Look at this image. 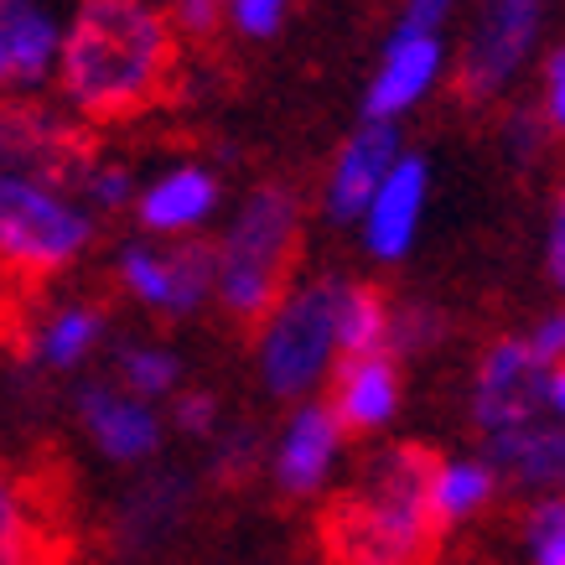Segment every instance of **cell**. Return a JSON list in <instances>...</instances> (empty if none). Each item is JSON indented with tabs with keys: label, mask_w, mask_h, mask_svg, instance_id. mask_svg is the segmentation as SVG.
<instances>
[{
	"label": "cell",
	"mask_w": 565,
	"mask_h": 565,
	"mask_svg": "<svg viewBox=\"0 0 565 565\" xmlns=\"http://www.w3.org/2000/svg\"><path fill=\"white\" fill-rule=\"evenodd\" d=\"M63 99L94 125L146 115L177 78V32L156 0H78L57 36Z\"/></svg>",
	"instance_id": "6da1fadb"
},
{
	"label": "cell",
	"mask_w": 565,
	"mask_h": 565,
	"mask_svg": "<svg viewBox=\"0 0 565 565\" xmlns=\"http://www.w3.org/2000/svg\"><path fill=\"white\" fill-rule=\"evenodd\" d=\"M436 451L399 441L363 467L359 488L327 503L322 550L332 565H420L436 550L430 534V472Z\"/></svg>",
	"instance_id": "7a4b0ae2"
},
{
	"label": "cell",
	"mask_w": 565,
	"mask_h": 565,
	"mask_svg": "<svg viewBox=\"0 0 565 565\" xmlns=\"http://www.w3.org/2000/svg\"><path fill=\"white\" fill-rule=\"evenodd\" d=\"M301 218L307 207L291 182H259L244 192L223 239L213 244V301L239 327H259L265 311L291 291Z\"/></svg>",
	"instance_id": "3957f363"
},
{
	"label": "cell",
	"mask_w": 565,
	"mask_h": 565,
	"mask_svg": "<svg viewBox=\"0 0 565 565\" xmlns=\"http://www.w3.org/2000/svg\"><path fill=\"white\" fill-rule=\"evenodd\" d=\"M338 280L343 275H317L307 286H291L255 327V369L265 394L307 399L332 374V363H338V338H332Z\"/></svg>",
	"instance_id": "277c9868"
},
{
	"label": "cell",
	"mask_w": 565,
	"mask_h": 565,
	"mask_svg": "<svg viewBox=\"0 0 565 565\" xmlns=\"http://www.w3.org/2000/svg\"><path fill=\"white\" fill-rule=\"evenodd\" d=\"M94 244V218L57 182L0 167V270L11 275H57L84 259Z\"/></svg>",
	"instance_id": "5b68a950"
},
{
	"label": "cell",
	"mask_w": 565,
	"mask_h": 565,
	"mask_svg": "<svg viewBox=\"0 0 565 565\" xmlns=\"http://www.w3.org/2000/svg\"><path fill=\"white\" fill-rule=\"evenodd\" d=\"M565 411V369L534 359L524 332L493 338L472 374V426L478 436H503L519 426H545Z\"/></svg>",
	"instance_id": "8992f818"
},
{
	"label": "cell",
	"mask_w": 565,
	"mask_h": 565,
	"mask_svg": "<svg viewBox=\"0 0 565 565\" xmlns=\"http://www.w3.org/2000/svg\"><path fill=\"white\" fill-rule=\"evenodd\" d=\"M540 32H545V17H540V0H493L472 32H467L462 52H457V68H451V88L457 99L482 109L509 94L524 63L540 47Z\"/></svg>",
	"instance_id": "52a82bcc"
},
{
	"label": "cell",
	"mask_w": 565,
	"mask_h": 565,
	"mask_svg": "<svg viewBox=\"0 0 565 565\" xmlns=\"http://www.w3.org/2000/svg\"><path fill=\"white\" fill-rule=\"evenodd\" d=\"M115 280L130 301H140L146 311L182 322L213 301V244L207 239H136L115 255Z\"/></svg>",
	"instance_id": "ba28073f"
},
{
	"label": "cell",
	"mask_w": 565,
	"mask_h": 565,
	"mask_svg": "<svg viewBox=\"0 0 565 565\" xmlns=\"http://www.w3.org/2000/svg\"><path fill=\"white\" fill-rule=\"evenodd\" d=\"M441 68H446L441 32L394 26L390 42H384V52H379V63H374V78H369V88H363V120L399 125V115H411L415 104L441 84Z\"/></svg>",
	"instance_id": "9c48e42d"
},
{
	"label": "cell",
	"mask_w": 565,
	"mask_h": 565,
	"mask_svg": "<svg viewBox=\"0 0 565 565\" xmlns=\"http://www.w3.org/2000/svg\"><path fill=\"white\" fill-rule=\"evenodd\" d=\"M332 390H327V411L338 420L343 436H374L399 415L405 405V369L390 353H363V359L332 363Z\"/></svg>",
	"instance_id": "30bf717a"
},
{
	"label": "cell",
	"mask_w": 565,
	"mask_h": 565,
	"mask_svg": "<svg viewBox=\"0 0 565 565\" xmlns=\"http://www.w3.org/2000/svg\"><path fill=\"white\" fill-rule=\"evenodd\" d=\"M343 451V430L332 420L322 399H301L275 441V462H270V478H275V493L286 503H307V498L322 493V482L332 478V462Z\"/></svg>",
	"instance_id": "8fae6325"
},
{
	"label": "cell",
	"mask_w": 565,
	"mask_h": 565,
	"mask_svg": "<svg viewBox=\"0 0 565 565\" xmlns=\"http://www.w3.org/2000/svg\"><path fill=\"white\" fill-rule=\"evenodd\" d=\"M73 405H78L84 436L99 446L109 462L136 467V462H151L161 451V415L146 399L125 394L120 384H84Z\"/></svg>",
	"instance_id": "7c38bea8"
},
{
	"label": "cell",
	"mask_w": 565,
	"mask_h": 565,
	"mask_svg": "<svg viewBox=\"0 0 565 565\" xmlns=\"http://www.w3.org/2000/svg\"><path fill=\"white\" fill-rule=\"evenodd\" d=\"M405 151L399 125L390 120H363L353 136L338 146L332 172H327V218L332 223H359L369 198L379 192V182L390 177V167Z\"/></svg>",
	"instance_id": "4fadbf2b"
},
{
	"label": "cell",
	"mask_w": 565,
	"mask_h": 565,
	"mask_svg": "<svg viewBox=\"0 0 565 565\" xmlns=\"http://www.w3.org/2000/svg\"><path fill=\"white\" fill-rule=\"evenodd\" d=\"M430 192V161L420 151H399L390 177L379 182V192L363 207V244L374 259H405L420 228V207Z\"/></svg>",
	"instance_id": "5bb4252c"
},
{
	"label": "cell",
	"mask_w": 565,
	"mask_h": 565,
	"mask_svg": "<svg viewBox=\"0 0 565 565\" xmlns=\"http://www.w3.org/2000/svg\"><path fill=\"white\" fill-rule=\"evenodd\" d=\"M223 198V182L198 161H177L172 172H161L151 188L136 192V213L140 228L156 239H188L192 228H203L213 218V207Z\"/></svg>",
	"instance_id": "9a60e30c"
},
{
	"label": "cell",
	"mask_w": 565,
	"mask_h": 565,
	"mask_svg": "<svg viewBox=\"0 0 565 565\" xmlns=\"http://www.w3.org/2000/svg\"><path fill=\"white\" fill-rule=\"evenodd\" d=\"M57 17L42 0H0V94L42 84L57 63Z\"/></svg>",
	"instance_id": "2e32d148"
},
{
	"label": "cell",
	"mask_w": 565,
	"mask_h": 565,
	"mask_svg": "<svg viewBox=\"0 0 565 565\" xmlns=\"http://www.w3.org/2000/svg\"><path fill=\"white\" fill-rule=\"evenodd\" d=\"M78 140L57 115L47 109H0V167L6 172H26L42 182H57L68 172Z\"/></svg>",
	"instance_id": "e0dca14e"
},
{
	"label": "cell",
	"mask_w": 565,
	"mask_h": 565,
	"mask_svg": "<svg viewBox=\"0 0 565 565\" xmlns=\"http://www.w3.org/2000/svg\"><path fill=\"white\" fill-rule=\"evenodd\" d=\"M482 462L498 472V482H519V488L550 493V488L561 482V467H565L561 420L519 426V430H503V436H482Z\"/></svg>",
	"instance_id": "ac0fdd59"
},
{
	"label": "cell",
	"mask_w": 565,
	"mask_h": 565,
	"mask_svg": "<svg viewBox=\"0 0 565 565\" xmlns=\"http://www.w3.org/2000/svg\"><path fill=\"white\" fill-rule=\"evenodd\" d=\"M192 503V488L182 472H156L146 478L140 488H130V498L120 503V514H115V540L125 550H146L156 540H167V534L182 524Z\"/></svg>",
	"instance_id": "d6986e66"
},
{
	"label": "cell",
	"mask_w": 565,
	"mask_h": 565,
	"mask_svg": "<svg viewBox=\"0 0 565 565\" xmlns=\"http://www.w3.org/2000/svg\"><path fill=\"white\" fill-rule=\"evenodd\" d=\"M498 472L482 457H462V462H436L430 472V534L441 540V534L462 530L467 519H478L488 503L498 498Z\"/></svg>",
	"instance_id": "ffe728a7"
},
{
	"label": "cell",
	"mask_w": 565,
	"mask_h": 565,
	"mask_svg": "<svg viewBox=\"0 0 565 565\" xmlns=\"http://www.w3.org/2000/svg\"><path fill=\"white\" fill-rule=\"evenodd\" d=\"M0 565H68V550H57V530L36 514L6 467H0Z\"/></svg>",
	"instance_id": "44dd1931"
},
{
	"label": "cell",
	"mask_w": 565,
	"mask_h": 565,
	"mask_svg": "<svg viewBox=\"0 0 565 565\" xmlns=\"http://www.w3.org/2000/svg\"><path fill=\"white\" fill-rule=\"evenodd\" d=\"M104 332H109V317H104V307H94V301L57 307L47 322L36 327L32 359L42 363V369H52V374H68V369H78V363L104 343Z\"/></svg>",
	"instance_id": "7402d4cb"
},
{
	"label": "cell",
	"mask_w": 565,
	"mask_h": 565,
	"mask_svg": "<svg viewBox=\"0 0 565 565\" xmlns=\"http://www.w3.org/2000/svg\"><path fill=\"white\" fill-rule=\"evenodd\" d=\"M384 332H390V296L369 286V280H338V307H332V338H338V359H363V353H384Z\"/></svg>",
	"instance_id": "603a6c76"
},
{
	"label": "cell",
	"mask_w": 565,
	"mask_h": 565,
	"mask_svg": "<svg viewBox=\"0 0 565 565\" xmlns=\"http://www.w3.org/2000/svg\"><path fill=\"white\" fill-rule=\"evenodd\" d=\"M115 369H120V390L136 394V399H146V405L161 399V394H172L177 384H182V359H177L172 348H156V343L120 348Z\"/></svg>",
	"instance_id": "cb8c5ba5"
},
{
	"label": "cell",
	"mask_w": 565,
	"mask_h": 565,
	"mask_svg": "<svg viewBox=\"0 0 565 565\" xmlns=\"http://www.w3.org/2000/svg\"><path fill=\"white\" fill-rule=\"evenodd\" d=\"M446 338V311L430 307V301H399L390 307V332H384V353L390 359H415V353H430V348Z\"/></svg>",
	"instance_id": "d4e9b609"
},
{
	"label": "cell",
	"mask_w": 565,
	"mask_h": 565,
	"mask_svg": "<svg viewBox=\"0 0 565 565\" xmlns=\"http://www.w3.org/2000/svg\"><path fill=\"white\" fill-rule=\"evenodd\" d=\"M524 545L530 565H565V503L561 493H540L524 509Z\"/></svg>",
	"instance_id": "484cf974"
},
{
	"label": "cell",
	"mask_w": 565,
	"mask_h": 565,
	"mask_svg": "<svg viewBox=\"0 0 565 565\" xmlns=\"http://www.w3.org/2000/svg\"><path fill=\"white\" fill-rule=\"evenodd\" d=\"M265 462V436L255 426H228L213 446V482L223 488H244Z\"/></svg>",
	"instance_id": "4316f807"
},
{
	"label": "cell",
	"mask_w": 565,
	"mask_h": 565,
	"mask_svg": "<svg viewBox=\"0 0 565 565\" xmlns=\"http://www.w3.org/2000/svg\"><path fill=\"white\" fill-rule=\"evenodd\" d=\"M78 188H84V198L94 207H104V213H115V207H130L136 203V177H130V167H120V161H88L84 172H78Z\"/></svg>",
	"instance_id": "83f0119b"
},
{
	"label": "cell",
	"mask_w": 565,
	"mask_h": 565,
	"mask_svg": "<svg viewBox=\"0 0 565 565\" xmlns=\"http://www.w3.org/2000/svg\"><path fill=\"white\" fill-rule=\"evenodd\" d=\"M286 17H291V0H228V6H223V21L239 36H249V42L280 36Z\"/></svg>",
	"instance_id": "f1b7e54d"
},
{
	"label": "cell",
	"mask_w": 565,
	"mask_h": 565,
	"mask_svg": "<svg viewBox=\"0 0 565 565\" xmlns=\"http://www.w3.org/2000/svg\"><path fill=\"white\" fill-rule=\"evenodd\" d=\"M534 115L545 120V130L561 140L565 130V52H545V63H540V104H534Z\"/></svg>",
	"instance_id": "f546056e"
},
{
	"label": "cell",
	"mask_w": 565,
	"mask_h": 565,
	"mask_svg": "<svg viewBox=\"0 0 565 565\" xmlns=\"http://www.w3.org/2000/svg\"><path fill=\"white\" fill-rule=\"evenodd\" d=\"M172 420H177L182 436H218V399H213L207 390H188L182 399H177Z\"/></svg>",
	"instance_id": "4dcf8cb0"
},
{
	"label": "cell",
	"mask_w": 565,
	"mask_h": 565,
	"mask_svg": "<svg viewBox=\"0 0 565 565\" xmlns=\"http://www.w3.org/2000/svg\"><path fill=\"white\" fill-rule=\"evenodd\" d=\"M223 6L228 0H172V32H188V36H213L223 26Z\"/></svg>",
	"instance_id": "1f68e13d"
},
{
	"label": "cell",
	"mask_w": 565,
	"mask_h": 565,
	"mask_svg": "<svg viewBox=\"0 0 565 565\" xmlns=\"http://www.w3.org/2000/svg\"><path fill=\"white\" fill-rule=\"evenodd\" d=\"M550 130H545V120L534 115V109H514L509 115V151L519 156V161H540V156L550 151Z\"/></svg>",
	"instance_id": "d6a6232c"
},
{
	"label": "cell",
	"mask_w": 565,
	"mask_h": 565,
	"mask_svg": "<svg viewBox=\"0 0 565 565\" xmlns=\"http://www.w3.org/2000/svg\"><path fill=\"white\" fill-rule=\"evenodd\" d=\"M462 0H405L394 26H411V32H446V21Z\"/></svg>",
	"instance_id": "836d02e7"
},
{
	"label": "cell",
	"mask_w": 565,
	"mask_h": 565,
	"mask_svg": "<svg viewBox=\"0 0 565 565\" xmlns=\"http://www.w3.org/2000/svg\"><path fill=\"white\" fill-rule=\"evenodd\" d=\"M524 343H530L534 359L545 363H561V348H565V317L561 311H550V317H540V322L524 332Z\"/></svg>",
	"instance_id": "e575fe53"
},
{
	"label": "cell",
	"mask_w": 565,
	"mask_h": 565,
	"mask_svg": "<svg viewBox=\"0 0 565 565\" xmlns=\"http://www.w3.org/2000/svg\"><path fill=\"white\" fill-rule=\"evenodd\" d=\"M545 275L555 286L565 280V207H561V198H555V213H550V223H545Z\"/></svg>",
	"instance_id": "d590c367"
}]
</instances>
